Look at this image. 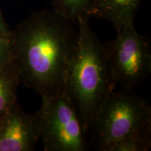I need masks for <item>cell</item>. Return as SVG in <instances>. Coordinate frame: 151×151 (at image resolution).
Segmentation results:
<instances>
[{
	"label": "cell",
	"instance_id": "1",
	"mask_svg": "<svg viewBox=\"0 0 151 151\" xmlns=\"http://www.w3.org/2000/svg\"><path fill=\"white\" fill-rule=\"evenodd\" d=\"M72 24L53 10L43 9L32 13L13 31V62L20 82L41 97L66 90L78 39Z\"/></svg>",
	"mask_w": 151,
	"mask_h": 151
},
{
	"label": "cell",
	"instance_id": "2",
	"mask_svg": "<svg viewBox=\"0 0 151 151\" xmlns=\"http://www.w3.org/2000/svg\"><path fill=\"white\" fill-rule=\"evenodd\" d=\"M89 17L79 18L78 44L68 70L66 90L78 110L87 134L100 105L116 83Z\"/></svg>",
	"mask_w": 151,
	"mask_h": 151
},
{
	"label": "cell",
	"instance_id": "3",
	"mask_svg": "<svg viewBox=\"0 0 151 151\" xmlns=\"http://www.w3.org/2000/svg\"><path fill=\"white\" fill-rule=\"evenodd\" d=\"M151 129V107L134 90H113L100 105L90 124V148L112 151L128 136Z\"/></svg>",
	"mask_w": 151,
	"mask_h": 151
},
{
	"label": "cell",
	"instance_id": "4",
	"mask_svg": "<svg viewBox=\"0 0 151 151\" xmlns=\"http://www.w3.org/2000/svg\"><path fill=\"white\" fill-rule=\"evenodd\" d=\"M39 123L44 151H87L89 141L81 116L67 90L42 97L35 113Z\"/></svg>",
	"mask_w": 151,
	"mask_h": 151
},
{
	"label": "cell",
	"instance_id": "5",
	"mask_svg": "<svg viewBox=\"0 0 151 151\" xmlns=\"http://www.w3.org/2000/svg\"><path fill=\"white\" fill-rule=\"evenodd\" d=\"M113 78L122 88L134 90L151 72V43L135 29L134 24L117 31L104 45Z\"/></svg>",
	"mask_w": 151,
	"mask_h": 151
},
{
	"label": "cell",
	"instance_id": "6",
	"mask_svg": "<svg viewBox=\"0 0 151 151\" xmlns=\"http://www.w3.org/2000/svg\"><path fill=\"white\" fill-rule=\"evenodd\" d=\"M41 138L35 113L29 114L14 104L0 119V151H32Z\"/></svg>",
	"mask_w": 151,
	"mask_h": 151
},
{
	"label": "cell",
	"instance_id": "7",
	"mask_svg": "<svg viewBox=\"0 0 151 151\" xmlns=\"http://www.w3.org/2000/svg\"><path fill=\"white\" fill-rule=\"evenodd\" d=\"M142 0H92L89 18L110 22L116 31L134 24Z\"/></svg>",
	"mask_w": 151,
	"mask_h": 151
},
{
	"label": "cell",
	"instance_id": "8",
	"mask_svg": "<svg viewBox=\"0 0 151 151\" xmlns=\"http://www.w3.org/2000/svg\"><path fill=\"white\" fill-rule=\"evenodd\" d=\"M20 78L14 62L0 68V119L17 101V89Z\"/></svg>",
	"mask_w": 151,
	"mask_h": 151
},
{
	"label": "cell",
	"instance_id": "9",
	"mask_svg": "<svg viewBox=\"0 0 151 151\" xmlns=\"http://www.w3.org/2000/svg\"><path fill=\"white\" fill-rule=\"evenodd\" d=\"M52 10L73 24H77L78 19L89 17L88 15L92 0H48Z\"/></svg>",
	"mask_w": 151,
	"mask_h": 151
},
{
	"label": "cell",
	"instance_id": "10",
	"mask_svg": "<svg viewBox=\"0 0 151 151\" xmlns=\"http://www.w3.org/2000/svg\"><path fill=\"white\" fill-rule=\"evenodd\" d=\"M151 148V129L133 134L115 145L112 151H147Z\"/></svg>",
	"mask_w": 151,
	"mask_h": 151
},
{
	"label": "cell",
	"instance_id": "11",
	"mask_svg": "<svg viewBox=\"0 0 151 151\" xmlns=\"http://www.w3.org/2000/svg\"><path fill=\"white\" fill-rule=\"evenodd\" d=\"M14 32L0 34V68L6 67L14 61Z\"/></svg>",
	"mask_w": 151,
	"mask_h": 151
},
{
	"label": "cell",
	"instance_id": "12",
	"mask_svg": "<svg viewBox=\"0 0 151 151\" xmlns=\"http://www.w3.org/2000/svg\"><path fill=\"white\" fill-rule=\"evenodd\" d=\"M12 30L9 29V27L6 22L4 18L2 12L0 10V34L9 33Z\"/></svg>",
	"mask_w": 151,
	"mask_h": 151
}]
</instances>
